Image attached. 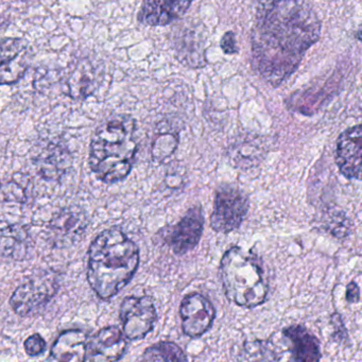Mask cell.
Segmentation results:
<instances>
[{
    "label": "cell",
    "mask_w": 362,
    "mask_h": 362,
    "mask_svg": "<svg viewBox=\"0 0 362 362\" xmlns=\"http://www.w3.org/2000/svg\"><path fill=\"white\" fill-rule=\"evenodd\" d=\"M321 33V21L307 0H256L252 69L279 88L296 73Z\"/></svg>",
    "instance_id": "obj_1"
},
{
    "label": "cell",
    "mask_w": 362,
    "mask_h": 362,
    "mask_svg": "<svg viewBox=\"0 0 362 362\" xmlns=\"http://www.w3.org/2000/svg\"><path fill=\"white\" fill-rule=\"evenodd\" d=\"M139 266V247L119 228L103 230L90 243L88 281L101 300H110L124 289Z\"/></svg>",
    "instance_id": "obj_2"
},
{
    "label": "cell",
    "mask_w": 362,
    "mask_h": 362,
    "mask_svg": "<svg viewBox=\"0 0 362 362\" xmlns=\"http://www.w3.org/2000/svg\"><path fill=\"white\" fill-rule=\"evenodd\" d=\"M137 149L134 118L124 114L112 116L97 128L90 141V170L105 183L122 181L132 170Z\"/></svg>",
    "instance_id": "obj_3"
},
{
    "label": "cell",
    "mask_w": 362,
    "mask_h": 362,
    "mask_svg": "<svg viewBox=\"0 0 362 362\" xmlns=\"http://www.w3.org/2000/svg\"><path fill=\"white\" fill-rule=\"evenodd\" d=\"M220 276L230 302L245 308H255L268 298L269 281L262 260L252 252L232 247L220 262Z\"/></svg>",
    "instance_id": "obj_4"
},
{
    "label": "cell",
    "mask_w": 362,
    "mask_h": 362,
    "mask_svg": "<svg viewBox=\"0 0 362 362\" xmlns=\"http://www.w3.org/2000/svg\"><path fill=\"white\" fill-rule=\"evenodd\" d=\"M247 194L233 186L217 190L211 216V226L215 232L228 234L239 228L249 211Z\"/></svg>",
    "instance_id": "obj_5"
},
{
    "label": "cell",
    "mask_w": 362,
    "mask_h": 362,
    "mask_svg": "<svg viewBox=\"0 0 362 362\" xmlns=\"http://www.w3.org/2000/svg\"><path fill=\"white\" fill-rule=\"evenodd\" d=\"M59 279L52 272H43L30 277L10 298V305L16 315L26 317L47 304L59 289Z\"/></svg>",
    "instance_id": "obj_6"
},
{
    "label": "cell",
    "mask_w": 362,
    "mask_h": 362,
    "mask_svg": "<svg viewBox=\"0 0 362 362\" xmlns=\"http://www.w3.org/2000/svg\"><path fill=\"white\" fill-rule=\"evenodd\" d=\"M122 332L128 340L145 338L156 325L158 311L152 298L148 296H127L119 310Z\"/></svg>",
    "instance_id": "obj_7"
},
{
    "label": "cell",
    "mask_w": 362,
    "mask_h": 362,
    "mask_svg": "<svg viewBox=\"0 0 362 362\" xmlns=\"http://www.w3.org/2000/svg\"><path fill=\"white\" fill-rule=\"evenodd\" d=\"M204 228V216L200 206H194L175 226L160 230L167 245L175 255H184L192 251L200 243Z\"/></svg>",
    "instance_id": "obj_8"
},
{
    "label": "cell",
    "mask_w": 362,
    "mask_h": 362,
    "mask_svg": "<svg viewBox=\"0 0 362 362\" xmlns=\"http://www.w3.org/2000/svg\"><path fill=\"white\" fill-rule=\"evenodd\" d=\"M33 50L28 41L21 37H7L0 41V86L20 81L28 71Z\"/></svg>",
    "instance_id": "obj_9"
},
{
    "label": "cell",
    "mask_w": 362,
    "mask_h": 362,
    "mask_svg": "<svg viewBox=\"0 0 362 362\" xmlns=\"http://www.w3.org/2000/svg\"><path fill=\"white\" fill-rule=\"evenodd\" d=\"M216 315L217 311L211 300L198 292L187 294L180 305L182 329L189 338H200L209 332Z\"/></svg>",
    "instance_id": "obj_10"
},
{
    "label": "cell",
    "mask_w": 362,
    "mask_h": 362,
    "mask_svg": "<svg viewBox=\"0 0 362 362\" xmlns=\"http://www.w3.org/2000/svg\"><path fill=\"white\" fill-rule=\"evenodd\" d=\"M128 339L117 326L99 330L88 339L84 361H117L126 353Z\"/></svg>",
    "instance_id": "obj_11"
},
{
    "label": "cell",
    "mask_w": 362,
    "mask_h": 362,
    "mask_svg": "<svg viewBox=\"0 0 362 362\" xmlns=\"http://www.w3.org/2000/svg\"><path fill=\"white\" fill-rule=\"evenodd\" d=\"M361 126L351 127L339 135L336 164L343 177L349 180L361 177Z\"/></svg>",
    "instance_id": "obj_12"
},
{
    "label": "cell",
    "mask_w": 362,
    "mask_h": 362,
    "mask_svg": "<svg viewBox=\"0 0 362 362\" xmlns=\"http://www.w3.org/2000/svg\"><path fill=\"white\" fill-rule=\"evenodd\" d=\"M194 0H144L137 21L145 26L165 27L185 16Z\"/></svg>",
    "instance_id": "obj_13"
},
{
    "label": "cell",
    "mask_w": 362,
    "mask_h": 362,
    "mask_svg": "<svg viewBox=\"0 0 362 362\" xmlns=\"http://www.w3.org/2000/svg\"><path fill=\"white\" fill-rule=\"evenodd\" d=\"M290 342L292 359L296 361H319L321 359L320 341L302 325H292L283 332Z\"/></svg>",
    "instance_id": "obj_14"
},
{
    "label": "cell",
    "mask_w": 362,
    "mask_h": 362,
    "mask_svg": "<svg viewBox=\"0 0 362 362\" xmlns=\"http://www.w3.org/2000/svg\"><path fill=\"white\" fill-rule=\"evenodd\" d=\"M88 340V334L82 330H66L52 345V357L58 361H84Z\"/></svg>",
    "instance_id": "obj_15"
},
{
    "label": "cell",
    "mask_w": 362,
    "mask_h": 362,
    "mask_svg": "<svg viewBox=\"0 0 362 362\" xmlns=\"http://www.w3.org/2000/svg\"><path fill=\"white\" fill-rule=\"evenodd\" d=\"M27 235L18 226H10L0 232V254L8 257L20 258L27 251Z\"/></svg>",
    "instance_id": "obj_16"
},
{
    "label": "cell",
    "mask_w": 362,
    "mask_h": 362,
    "mask_svg": "<svg viewBox=\"0 0 362 362\" xmlns=\"http://www.w3.org/2000/svg\"><path fill=\"white\" fill-rule=\"evenodd\" d=\"M145 361H186L185 351L175 342L160 341L148 347L143 355Z\"/></svg>",
    "instance_id": "obj_17"
},
{
    "label": "cell",
    "mask_w": 362,
    "mask_h": 362,
    "mask_svg": "<svg viewBox=\"0 0 362 362\" xmlns=\"http://www.w3.org/2000/svg\"><path fill=\"white\" fill-rule=\"evenodd\" d=\"M179 139L175 133L160 132L154 137L151 147V156L156 162L163 163L170 158L177 148Z\"/></svg>",
    "instance_id": "obj_18"
},
{
    "label": "cell",
    "mask_w": 362,
    "mask_h": 362,
    "mask_svg": "<svg viewBox=\"0 0 362 362\" xmlns=\"http://www.w3.org/2000/svg\"><path fill=\"white\" fill-rule=\"evenodd\" d=\"M325 226L328 232L332 233L337 238H344L349 233V220L342 211H334L328 214Z\"/></svg>",
    "instance_id": "obj_19"
},
{
    "label": "cell",
    "mask_w": 362,
    "mask_h": 362,
    "mask_svg": "<svg viewBox=\"0 0 362 362\" xmlns=\"http://www.w3.org/2000/svg\"><path fill=\"white\" fill-rule=\"evenodd\" d=\"M24 345L25 351L31 357L41 355L46 349V341L39 334H31L29 338L26 339Z\"/></svg>",
    "instance_id": "obj_20"
},
{
    "label": "cell",
    "mask_w": 362,
    "mask_h": 362,
    "mask_svg": "<svg viewBox=\"0 0 362 362\" xmlns=\"http://www.w3.org/2000/svg\"><path fill=\"white\" fill-rule=\"evenodd\" d=\"M220 47H221L223 54H228V56L238 54L239 48L237 45L236 35L233 31H228V33H224L221 42H220Z\"/></svg>",
    "instance_id": "obj_21"
},
{
    "label": "cell",
    "mask_w": 362,
    "mask_h": 362,
    "mask_svg": "<svg viewBox=\"0 0 362 362\" xmlns=\"http://www.w3.org/2000/svg\"><path fill=\"white\" fill-rule=\"evenodd\" d=\"M346 300L349 303H358L360 300V289L355 281H351L347 285Z\"/></svg>",
    "instance_id": "obj_22"
},
{
    "label": "cell",
    "mask_w": 362,
    "mask_h": 362,
    "mask_svg": "<svg viewBox=\"0 0 362 362\" xmlns=\"http://www.w3.org/2000/svg\"><path fill=\"white\" fill-rule=\"evenodd\" d=\"M0 188H1V186H0Z\"/></svg>",
    "instance_id": "obj_23"
}]
</instances>
